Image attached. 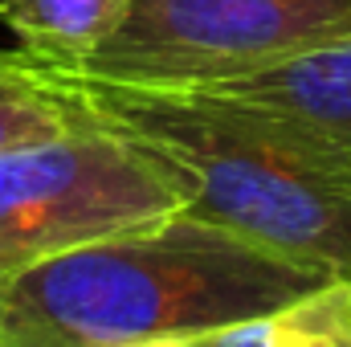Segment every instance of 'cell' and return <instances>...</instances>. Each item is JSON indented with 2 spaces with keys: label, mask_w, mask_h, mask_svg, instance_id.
Listing matches in <instances>:
<instances>
[{
  "label": "cell",
  "mask_w": 351,
  "mask_h": 347,
  "mask_svg": "<svg viewBox=\"0 0 351 347\" xmlns=\"http://www.w3.org/2000/svg\"><path fill=\"white\" fill-rule=\"evenodd\" d=\"M188 339L196 347H351V282L335 278L294 302Z\"/></svg>",
  "instance_id": "cell-6"
},
{
  "label": "cell",
  "mask_w": 351,
  "mask_h": 347,
  "mask_svg": "<svg viewBox=\"0 0 351 347\" xmlns=\"http://www.w3.org/2000/svg\"><path fill=\"white\" fill-rule=\"evenodd\" d=\"M192 94L233 98V102L262 106V110L351 139V37L306 49L298 58H286L269 70L221 82V86L192 90Z\"/></svg>",
  "instance_id": "cell-5"
},
{
  "label": "cell",
  "mask_w": 351,
  "mask_h": 347,
  "mask_svg": "<svg viewBox=\"0 0 351 347\" xmlns=\"http://www.w3.org/2000/svg\"><path fill=\"white\" fill-rule=\"evenodd\" d=\"M58 74L106 127L143 143L176 176L180 213L351 282L348 135L233 98Z\"/></svg>",
  "instance_id": "cell-2"
},
{
  "label": "cell",
  "mask_w": 351,
  "mask_h": 347,
  "mask_svg": "<svg viewBox=\"0 0 351 347\" xmlns=\"http://www.w3.org/2000/svg\"><path fill=\"white\" fill-rule=\"evenodd\" d=\"M90 119L70 82L33 53L0 49V152L62 135Z\"/></svg>",
  "instance_id": "cell-7"
},
{
  "label": "cell",
  "mask_w": 351,
  "mask_h": 347,
  "mask_svg": "<svg viewBox=\"0 0 351 347\" xmlns=\"http://www.w3.org/2000/svg\"><path fill=\"white\" fill-rule=\"evenodd\" d=\"M351 37V0H127L78 66L90 82L192 94Z\"/></svg>",
  "instance_id": "cell-3"
},
{
  "label": "cell",
  "mask_w": 351,
  "mask_h": 347,
  "mask_svg": "<svg viewBox=\"0 0 351 347\" xmlns=\"http://www.w3.org/2000/svg\"><path fill=\"white\" fill-rule=\"evenodd\" d=\"M127 0H0V21L45 66H78L114 29Z\"/></svg>",
  "instance_id": "cell-8"
},
{
  "label": "cell",
  "mask_w": 351,
  "mask_h": 347,
  "mask_svg": "<svg viewBox=\"0 0 351 347\" xmlns=\"http://www.w3.org/2000/svg\"><path fill=\"white\" fill-rule=\"evenodd\" d=\"M119 347H196L192 339H143V344H119Z\"/></svg>",
  "instance_id": "cell-9"
},
{
  "label": "cell",
  "mask_w": 351,
  "mask_h": 347,
  "mask_svg": "<svg viewBox=\"0 0 351 347\" xmlns=\"http://www.w3.org/2000/svg\"><path fill=\"white\" fill-rule=\"evenodd\" d=\"M335 282L200 217L123 229L0 278V347L188 339Z\"/></svg>",
  "instance_id": "cell-1"
},
{
  "label": "cell",
  "mask_w": 351,
  "mask_h": 347,
  "mask_svg": "<svg viewBox=\"0 0 351 347\" xmlns=\"http://www.w3.org/2000/svg\"><path fill=\"white\" fill-rule=\"evenodd\" d=\"M180 208L176 176L90 110L82 127L0 152V278Z\"/></svg>",
  "instance_id": "cell-4"
}]
</instances>
